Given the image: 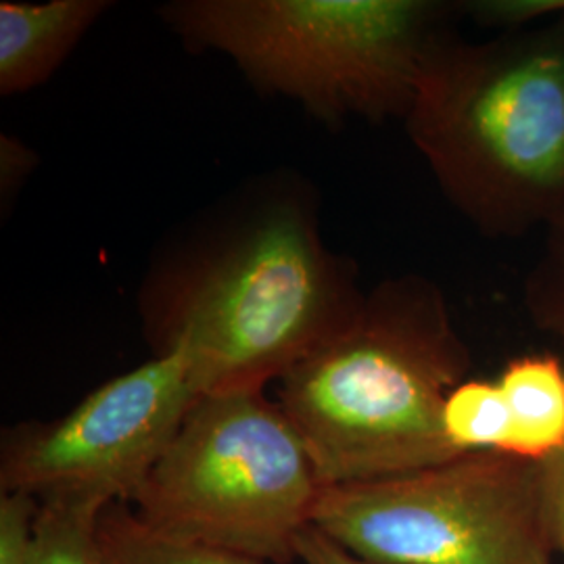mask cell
I'll list each match as a JSON object with an SVG mask.
<instances>
[{"mask_svg": "<svg viewBox=\"0 0 564 564\" xmlns=\"http://www.w3.org/2000/svg\"><path fill=\"white\" fill-rule=\"evenodd\" d=\"M470 351L444 291L419 274L381 282L356 318L281 379L279 405L324 487L458 458L442 426Z\"/></svg>", "mask_w": 564, "mask_h": 564, "instance_id": "obj_1", "label": "cell"}, {"mask_svg": "<svg viewBox=\"0 0 564 564\" xmlns=\"http://www.w3.org/2000/svg\"><path fill=\"white\" fill-rule=\"evenodd\" d=\"M403 121L479 232L519 239L545 226L564 202V15L491 41L442 39Z\"/></svg>", "mask_w": 564, "mask_h": 564, "instance_id": "obj_2", "label": "cell"}, {"mask_svg": "<svg viewBox=\"0 0 564 564\" xmlns=\"http://www.w3.org/2000/svg\"><path fill=\"white\" fill-rule=\"evenodd\" d=\"M160 316V354L182 347L203 395L263 391L362 307L310 212L276 203L186 268Z\"/></svg>", "mask_w": 564, "mask_h": 564, "instance_id": "obj_3", "label": "cell"}, {"mask_svg": "<svg viewBox=\"0 0 564 564\" xmlns=\"http://www.w3.org/2000/svg\"><path fill=\"white\" fill-rule=\"evenodd\" d=\"M447 7L426 0H176L162 20L318 120L405 118Z\"/></svg>", "mask_w": 564, "mask_h": 564, "instance_id": "obj_4", "label": "cell"}, {"mask_svg": "<svg viewBox=\"0 0 564 564\" xmlns=\"http://www.w3.org/2000/svg\"><path fill=\"white\" fill-rule=\"evenodd\" d=\"M323 487L281 405L228 391L197 400L132 505L167 538L289 564Z\"/></svg>", "mask_w": 564, "mask_h": 564, "instance_id": "obj_5", "label": "cell"}, {"mask_svg": "<svg viewBox=\"0 0 564 564\" xmlns=\"http://www.w3.org/2000/svg\"><path fill=\"white\" fill-rule=\"evenodd\" d=\"M312 524L377 564H554L556 556L540 463L506 454L323 487Z\"/></svg>", "mask_w": 564, "mask_h": 564, "instance_id": "obj_6", "label": "cell"}, {"mask_svg": "<svg viewBox=\"0 0 564 564\" xmlns=\"http://www.w3.org/2000/svg\"><path fill=\"white\" fill-rule=\"evenodd\" d=\"M199 398L186 351L170 347L97 387L57 421L11 429L0 487L39 505L105 510L134 502Z\"/></svg>", "mask_w": 564, "mask_h": 564, "instance_id": "obj_7", "label": "cell"}, {"mask_svg": "<svg viewBox=\"0 0 564 564\" xmlns=\"http://www.w3.org/2000/svg\"><path fill=\"white\" fill-rule=\"evenodd\" d=\"M109 7L107 0L2 2L0 93L11 97L48 80Z\"/></svg>", "mask_w": 564, "mask_h": 564, "instance_id": "obj_8", "label": "cell"}, {"mask_svg": "<svg viewBox=\"0 0 564 564\" xmlns=\"http://www.w3.org/2000/svg\"><path fill=\"white\" fill-rule=\"evenodd\" d=\"M512 419L510 456L542 463L564 447V364L554 354L506 362L496 379Z\"/></svg>", "mask_w": 564, "mask_h": 564, "instance_id": "obj_9", "label": "cell"}, {"mask_svg": "<svg viewBox=\"0 0 564 564\" xmlns=\"http://www.w3.org/2000/svg\"><path fill=\"white\" fill-rule=\"evenodd\" d=\"M97 533L109 564H263L216 545L162 535L142 523L139 514L126 505L105 508Z\"/></svg>", "mask_w": 564, "mask_h": 564, "instance_id": "obj_10", "label": "cell"}, {"mask_svg": "<svg viewBox=\"0 0 564 564\" xmlns=\"http://www.w3.org/2000/svg\"><path fill=\"white\" fill-rule=\"evenodd\" d=\"M445 440L456 456L506 454L512 449V419L496 381L466 379L456 384L442 410Z\"/></svg>", "mask_w": 564, "mask_h": 564, "instance_id": "obj_11", "label": "cell"}, {"mask_svg": "<svg viewBox=\"0 0 564 564\" xmlns=\"http://www.w3.org/2000/svg\"><path fill=\"white\" fill-rule=\"evenodd\" d=\"M101 512L88 506L41 505L30 564H109L97 533Z\"/></svg>", "mask_w": 564, "mask_h": 564, "instance_id": "obj_12", "label": "cell"}, {"mask_svg": "<svg viewBox=\"0 0 564 564\" xmlns=\"http://www.w3.org/2000/svg\"><path fill=\"white\" fill-rule=\"evenodd\" d=\"M544 228V247L524 276L523 305L533 326L564 347V202Z\"/></svg>", "mask_w": 564, "mask_h": 564, "instance_id": "obj_13", "label": "cell"}, {"mask_svg": "<svg viewBox=\"0 0 564 564\" xmlns=\"http://www.w3.org/2000/svg\"><path fill=\"white\" fill-rule=\"evenodd\" d=\"M39 500L20 494L2 491L0 496V564H30L34 523Z\"/></svg>", "mask_w": 564, "mask_h": 564, "instance_id": "obj_14", "label": "cell"}, {"mask_svg": "<svg viewBox=\"0 0 564 564\" xmlns=\"http://www.w3.org/2000/svg\"><path fill=\"white\" fill-rule=\"evenodd\" d=\"M545 523L556 554L564 558V447L540 463Z\"/></svg>", "mask_w": 564, "mask_h": 564, "instance_id": "obj_15", "label": "cell"}, {"mask_svg": "<svg viewBox=\"0 0 564 564\" xmlns=\"http://www.w3.org/2000/svg\"><path fill=\"white\" fill-rule=\"evenodd\" d=\"M297 561L303 564H377L351 554L343 545L333 542L314 524L305 527L297 538Z\"/></svg>", "mask_w": 564, "mask_h": 564, "instance_id": "obj_16", "label": "cell"}, {"mask_svg": "<svg viewBox=\"0 0 564 564\" xmlns=\"http://www.w3.org/2000/svg\"><path fill=\"white\" fill-rule=\"evenodd\" d=\"M2 153V195L13 193L21 182L25 181V176L30 174V167L36 163V158L32 155V151L28 147H23L20 141L15 139H7L2 137V144H0Z\"/></svg>", "mask_w": 564, "mask_h": 564, "instance_id": "obj_17", "label": "cell"}]
</instances>
